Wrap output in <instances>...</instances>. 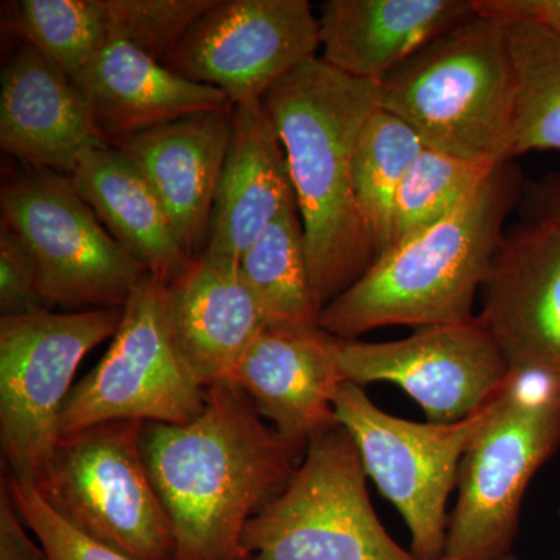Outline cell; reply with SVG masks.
<instances>
[{"instance_id":"16","label":"cell","mask_w":560,"mask_h":560,"mask_svg":"<svg viewBox=\"0 0 560 560\" xmlns=\"http://www.w3.org/2000/svg\"><path fill=\"white\" fill-rule=\"evenodd\" d=\"M109 143L72 80L24 43L0 79L3 153L70 178L90 151Z\"/></svg>"},{"instance_id":"32","label":"cell","mask_w":560,"mask_h":560,"mask_svg":"<svg viewBox=\"0 0 560 560\" xmlns=\"http://www.w3.org/2000/svg\"><path fill=\"white\" fill-rule=\"evenodd\" d=\"M5 482L0 488V560H50L46 548L32 539Z\"/></svg>"},{"instance_id":"31","label":"cell","mask_w":560,"mask_h":560,"mask_svg":"<svg viewBox=\"0 0 560 560\" xmlns=\"http://www.w3.org/2000/svg\"><path fill=\"white\" fill-rule=\"evenodd\" d=\"M474 5L504 25L528 22L560 35V0H474Z\"/></svg>"},{"instance_id":"34","label":"cell","mask_w":560,"mask_h":560,"mask_svg":"<svg viewBox=\"0 0 560 560\" xmlns=\"http://www.w3.org/2000/svg\"><path fill=\"white\" fill-rule=\"evenodd\" d=\"M504 560H517V559H514V558H512V556H510V558L504 559Z\"/></svg>"},{"instance_id":"13","label":"cell","mask_w":560,"mask_h":560,"mask_svg":"<svg viewBox=\"0 0 560 560\" xmlns=\"http://www.w3.org/2000/svg\"><path fill=\"white\" fill-rule=\"evenodd\" d=\"M319 49L318 16L307 0H215L167 66L241 105L261 102Z\"/></svg>"},{"instance_id":"19","label":"cell","mask_w":560,"mask_h":560,"mask_svg":"<svg viewBox=\"0 0 560 560\" xmlns=\"http://www.w3.org/2000/svg\"><path fill=\"white\" fill-rule=\"evenodd\" d=\"M72 83L113 145L180 117L232 105L223 91L179 75L120 38H110Z\"/></svg>"},{"instance_id":"33","label":"cell","mask_w":560,"mask_h":560,"mask_svg":"<svg viewBox=\"0 0 560 560\" xmlns=\"http://www.w3.org/2000/svg\"><path fill=\"white\" fill-rule=\"evenodd\" d=\"M521 206L523 219L548 220L560 224V171L548 173L539 180L525 183Z\"/></svg>"},{"instance_id":"14","label":"cell","mask_w":560,"mask_h":560,"mask_svg":"<svg viewBox=\"0 0 560 560\" xmlns=\"http://www.w3.org/2000/svg\"><path fill=\"white\" fill-rule=\"evenodd\" d=\"M482 293L481 319L512 372L560 383V224L523 219L504 232Z\"/></svg>"},{"instance_id":"4","label":"cell","mask_w":560,"mask_h":560,"mask_svg":"<svg viewBox=\"0 0 560 560\" xmlns=\"http://www.w3.org/2000/svg\"><path fill=\"white\" fill-rule=\"evenodd\" d=\"M378 92L382 109L410 125L427 149L512 161L515 70L503 22L475 10L401 62Z\"/></svg>"},{"instance_id":"15","label":"cell","mask_w":560,"mask_h":560,"mask_svg":"<svg viewBox=\"0 0 560 560\" xmlns=\"http://www.w3.org/2000/svg\"><path fill=\"white\" fill-rule=\"evenodd\" d=\"M340 342L319 326L265 327L226 381L241 386L285 440L308 447L340 425L334 408L345 383Z\"/></svg>"},{"instance_id":"8","label":"cell","mask_w":560,"mask_h":560,"mask_svg":"<svg viewBox=\"0 0 560 560\" xmlns=\"http://www.w3.org/2000/svg\"><path fill=\"white\" fill-rule=\"evenodd\" d=\"M124 307L0 318V444L10 478L36 485L60 441L81 361L119 329Z\"/></svg>"},{"instance_id":"1","label":"cell","mask_w":560,"mask_h":560,"mask_svg":"<svg viewBox=\"0 0 560 560\" xmlns=\"http://www.w3.org/2000/svg\"><path fill=\"white\" fill-rule=\"evenodd\" d=\"M142 451L176 560H246V525L287 488L307 447L268 425L241 386L220 381L191 422L145 423Z\"/></svg>"},{"instance_id":"17","label":"cell","mask_w":560,"mask_h":560,"mask_svg":"<svg viewBox=\"0 0 560 560\" xmlns=\"http://www.w3.org/2000/svg\"><path fill=\"white\" fill-rule=\"evenodd\" d=\"M234 105L190 114L121 140L124 151L160 198L191 257L208 245L213 201L232 135Z\"/></svg>"},{"instance_id":"28","label":"cell","mask_w":560,"mask_h":560,"mask_svg":"<svg viewBox=\"0 0 560 560\" xmlns=\"http://www.w3.org/2000/svg\"><path fill=\"white\" fill-rule=\"evenodd\" d=\"M110 38L135 44L167 66L176 47L215 0H105Z\"/></svg>"},{"instance_id":"10","label":"cell","mask_w":560,"mask_h":560,"mask_svg":"<svg viewBox=\"0 0 560 560\" xmlns=\"http://www.w3.org/2000/svg\"><path fill=\"white\" fill-rule=\"evenodd\" d=\"M495 401L460 422L420 423L381 410L355 383H342L335 394L338 423L355 441L368 477L407 523L411 552L420 560L444 555L460 460Z\"/></svg>"},{"instance_id":"21","label":"cell","mask_w":560,"mask_h":560,"mask_svg":"<svg viewBox=\"0 0 560 560\" xmlns=\"http://www.w3.org/2000/svg\"><path fill=\"white\" fill-rule=\"evenodd\" d=\"M179 348L205 388L226 381L268 324L243 280L238 261L201 254L165 285Z\"/></svg>"},{"instance_id":"7","label":"cell","mask_w":560,"mask_h":560,"mask_svg":"<svg viewBox=\"0 0 560 560\" xmlns=\"http://www.w3.org/2000/svg\"><path fill=\"white\" fill-rule=\"evenodd\" d=\"M366 478L348 430L315 438L287 488L246 525V560H420L386 533Z\"/></svg>"},{"instance_id":"23","label":"cell","mask_w":560,"mask_h":560,"mask_svg":"<svg viewBox=\"0 0 560 560\" xmlns=\"http://www.w3.org/2000/svg\"><path fill=\"white\" fill-rule=\"evenodd\" d=\"M238 270L270 326H319L298 205L261 232L243 253Z\"/></svg>"},{"instance_id":"29","label":"cell","mask_w":560,"mask_h":560,"mask_svg":"<svg viewBox=\"0 0 560 560\" xmlns=\"http://www.w3.org/2000/svg\"><path fill=\"white\" fill-rule=\"evenodd\" d=\"M22 521L46 548L50 560H135L88 539L62 521L31 482L3 478Z\"/></svg>"},{"instance_id":"9","label":"cell","mask_w":560,"mask_h":560,"mask_svg":"<svg viewBox=\"0 0 560 560\" xmlns=\"http://www.w3.org/2000/svg\"><path fill=\"white\" fill-rule=\"evenodd\" d=\"M206 401L208 388L173 329L165 283L147 275L125 302L108 352L70 390L60 436L116 420L184 425L205 411Z\"/></svg>"},{"instance_id":"2","label":"cell","mask_w":560,"mask_h":560,"mask_svg":"<svg viewBox=\"0 0 560 560\" xmlns=\"http://www.w3.org/2000/svg\"><path fill=\"white\" fill-rule=\"evenodd\" d=\"M285 150L304 228L305 256L319 312L375 261L353 190V153L381 106L378 83L353 79L313 58L261 98Z\"/></svg>"},{"instance_id":"27","label":"cell","mask_w":560,"mask_h":560,"mask_svg":"<svg viewBox=\"0 0 560 560\" xmlns=\"http://www.w3.org/2000/svg\"><path fill=\"white\" fill-rule=\"evenodd\" d=\"M13 27L70 80L110 39L105 0H22Z\"/></svg>"},{"instance_id":"18","label":"cell","mask_w":560,"mask_h":560,"mask_svg":"<svg viewBox=\"0 0 560 560\" xmlns=\"http://www.w3.org/2000/svg\"><path fill=\"white\" fill-rule=\"evenodd\" d=\"M298 205L285 150L261 102L234 105L205 256L238 261L261 232Z\"/></svg>"},{"instance_id":"20","label":"cell","mask_w":560,"mask_h":560,"mask_svg":"<svg viewBox=\"0 0 560 560\" xmlns=\"http://www.w3.org/2000/svg\"><path fill=\"white\" fill-rule=\"evenodd\" d=\"M474 14V0H327L318 14L320 58L353 79L381 83Z\"/></svg>"},{"instance_id":"3","label":"cell","mask_w":560,"mask_h":560,"mask_svg":"<svg viewBox=\"0 0 560 560\" xmlns=\"http://www.w3.org/2000/svg\"><path fill=\"white\" fill-rule=\"evenodd\" d=\"M523 183L503 162L452 215L386 250L357 282L323 308L319 327L352 341L388 326L420 327L474 318V302L521 206Z\"/></svg>"},{"instance_id":"6","label":"cell","mask_w":560,"mask_h":560,"mask_svg":"<svg viewBox=\"0 0 560 560\" xmlns=\"http://www.w3.org/2000/svg\"><path fill=\"white\" fill-rule=\"evenodd\" d=\"M143 427L116 420L60 438L33 486L102 547L135 560H176L175 530L143 458Z\"/></svg>"},{"instance_id":"24","label":"cell","mask_w":560,"mask_h":560,"mask_svg":"<svg viewBox=\"0 0 560 560\" xmlns=\"http://www.w3.org/2000/svg\"><path fill=\"white\" fill-rule=\"evenodd\" d=\"M423 149L410 125L382 108L360 132L353 153V190L375 260L390 248L397 194Z\"/></svg>"},{"instance_id":"26","label":"cell","mask_w":560,"mask_h":560,"mask_svg":"<svg viewBox=\"0 0 560 560\" xmlns=\"http://www.w3.org/2000/svg\"><path fill=\"white\" fill-rule=\"evenodd\" d=\"M499 165L453 156L425 147L397 194L390 248L452 215L480 189Z\"/></svg>"},{"instance_id":"30","label":"cell","mask_w":560,"mask_h":560,"mask_svg":"<svg viewBox=\"0 0 560 560\" xmlns=\"http://www.w3.org/2000/svg\"><path fill=\"white\" fill-rule=\"evenodd\" d=\"M49 311L40 291L39 272L31 250L5 221L0 226V313L32 315Z\"/></svg>"},{"instance_id":"11","label":"cell","mask_w":560,"mask_h":560,"mask_svg":"<svg viewBox=\"0 0 560 560\" xmlns=\"http://www.w3.org/2000/svg\"><path fill=\"white\" fill-rule=\"evenodd\" d=\"M2 221L16 231L38 267L47 307H124L149 272L84 201L69 176L33 171L0 195Z\"/></svg>"},{"instance_id":"5","label":"cell","mask_w":560,"mask_h":560,"mask_svg":"<svg viewBox=\"0 0 560 560\" xmlns=\"http://www.w3.org/2000/svg\"><path fill=\"white\" fill-rule=\"evenodd\" d=\"M559 447L560 383L514 372L460 460L441 560L510 558L526 489Z\"/></svg>"},{"instance_id":"12","label":"cell","mask_w":560,"mask_h":560,"mask_svg":"<svg viewBox=\"0 0 560 560\" xmlns=\"http://www.w3.org/2000/svg\"><path fill=\"white\" fill-rule=\"evenodd\" d=\"M345 382L394 383L429 422L455 423L492 405L514 378L481 316L420 327L404 340L340 342Z\"/></svg>"},{"instance_id":"22","label":"cell","mask_w":560,"mask_h":560,"mask_svg":"<svg viewBox=\"0 0 560 560\" xmlns=\"http://www.w3.org/2000/svg\"><path fill=\"white\" fill-rule=\"evenodd\" d=\"M70 179L109 234L154 279L167 285L197 259L180 246L149 180L117 147L90 151Z\"/></svg>"},{"instance_id":"25","label":"cell","mask_w":560,"mask_h":560,"mask_svg":"<svg viewBox=\"0 0 560 560\" xmlns=\"http://www.w3.org/2000/svg\"><path fill=\"white\" fill-rule=\"evenodd\" d=\"M506 27L515 70L511 160L560 150V35L528 22Z\"/></svg>"}]
</instances>
